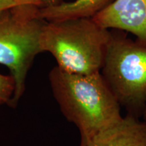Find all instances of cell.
<instances>
[{"instance_id":"obj_10","label":"cell","mask_w":146,"mask_h":146,"mask_svg":"<svg viewBox=\"0 0 146 146\" xmlns=\"http://www.w3.org/2000/svg\"><path fill=\"white\" fill-rule=\"evenodd\" d=\"M41 6H45V5H54L57 3L62 2L63 0H41Z\"/></svg>"},{"instance_id":"obj_5","label":"cell","mask_w":146,"mask_h":146,"mask_svg":"<svg viewBox=\"0 0 146 146\" xmlns=\"http://www.w3.org/2000/svg\"><path fill=\"white\" fill-rule=\"evenodd\" d=\"M92 18L103 28L130 33L146 44V0H113Z\"/></svg>"},{"instance_id":"obj_4","label":"cell","mask_w":146,"mask_h":146,"mask_svg":"<svg viewBox=\"0 0 146 146\" xmlns=\"http://www.w3.org/2000/svg\"><path fill=\"white\" fill-rule=\"evenodd\" d=\"M120 106L139 117L146 106V44L112 29L101 69Z\"/></svg>"},{"instance_id":"obj_7","label":"cell","mask_w":146,"mask_h":146,"mask_svg":"<svg viewBox=\"0 0 146 146\" xmlns=\"http://www.w3.org/2000/svg\"><path fill=\"white\" fill-rule=\"evenodd\" d=\"M113 0H74L40 6L39 17L45 21L74 18H92Z\"/></svg>"},{"instance_id":"obj_3","label":"cell","mask_w":146,"mask_h":146,"mask_svg":"<svg viewBox=\"0 0 146 146\" xmlns=\"http://www.w3.org/2000/svg\"><path fill=\"white\" fill-rule=\"evenodd\" d=\"M39 7L26 3L0 12V64L8 68L14 81L11 107L23 96L29 71L42 53L40 36L46 21L39 17Z\"/></svg>"},{"instance_id":"obj_2","label":"cell","mask_w":146,"mask_h":146,"mask_svg":"<svg viewBox=\"0 0 146 146\" xmlns=\"http://www.w3.org/2000/svg\"><path fill=\"white\" fill-rule=\"evenodd\" d=\"M110 31L92 18L46 21L40 36L42 52H49L62 70L89 74L101 71Z\"/></svg>"},{"instance_id":"obj_1","label":"cell","mask_w":146,"mask_h":146,"mask_svg":"<svg viewBox=\"0 0 146 146\" xmlns=\"http://www.w3.org/2000/svg\"><path fill=\"white\" fill-rule=\"evenodd\" d=\"M49 81L62 113L79 131L81 146L123 117L119 102L100 72L74 74L56 66L49 73Z\"/></svg>"},{"instance_id":"obj_8","label":"cell","mask_w":146,"mask_h":146,"mask_svg":"<svg viewBox=\"0 0 146 146\" xmlns=\"http://www.w3.org/2000/svg\"><path fill=\"white\" fill-rule=\"evenodd\" d=\"M14 91V81L11 75L0 74V106L8 104Z\"/></svg>"},{"instance_id":"obj_9","label":"cell","mask_w":146,"mask_h":146,"mask_svg":"<svg viewBox=\"0 0 146 146\" xmlns=\"http://www.w3.org/2000/svg\"><path fill=\"white\" fill-rule=\"evenodd\" d=\"M33 3L41 6V0H0V12L18 5Z\"/></svg>"},{"instance_id":"obj_11","label":"cell","mask_w":146,"mask_h":146,"mask_svg":"<svg viewBox=\"0 0 146 146\" xmlns=\"http://www.w3.org/2000/svg\"><path fill=\"white\" fill-rule=\"evenodd\" d=\"M142 116H143V120L146 121V106L145 107V109H144V110H143V115H142Z\"/></svg>"},{"instance_id":"obj_6","label":"cell","mask_w":146,"mask_h":146,"mask_svg":"<svg viewBox=\"0 0 146 146\" xmlns=\"http://www.w3.org/2000/svg\"><path fill=\"white\" fill-rule=\"evenodd\" d=\"M83 146H146V121L128 114Z\"/></svg>"}]
</instances>
